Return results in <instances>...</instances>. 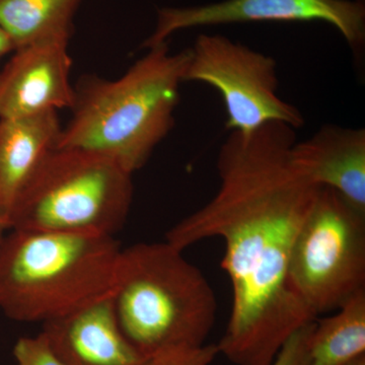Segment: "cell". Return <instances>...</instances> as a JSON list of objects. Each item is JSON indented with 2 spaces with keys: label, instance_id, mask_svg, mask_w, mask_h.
Wrapping results in <instances>:
<instances>
[{
  "label": "cell",
  "instance_id": "1",
  "mask_svg": "<svg viewBox=\"0 0 365 365\" xmlns=\"http://www.w3.org/2000/svg\"><path fill=\"white\" fill-rule=\"evenodd\" d=\"M295 143V129L277 122L232 132L218 153L217 193L165 235L181 251L210 237L225 242L232 304L216 345L235 365H270L292 334L318 319L288 284L295 240L323 188L292 163Z\"/></svg>",
  "mask_w": 365,
  "mask_h": 365
},
{
  "label": "cell",
  "instance_id": "4",
  "mask_svg": "<svg viewBox=\"0 0 365 365\" xmlns=\"http://www.w3.org/2000/svg\"><path fill=\"white\" fill-rule=\"evenodd\" d=\"M168 242L121 249L113 290L118 323L146 359L178 346H202L217 299L207 278Z\"/></svg>",
  "mask_w": 365,
  "mask_h": 365
},
{
  "label": "cell",
  "instance_id": "16",
  "mask_svg": "<svg viewBox=\"0 0 365 365\" xmlns=\"http://www.w3.org/2000/svg\"><path fill=\"white\" fill-rule=\"evenodd\" d=\"M16 365H64L41 331L36 337H21L14 347Z\"/></svg>",
  "mask_w": 365,
  "mask_h": 365
},
{
  "label": "cell",
  "instance_id": "19",
  "mask_svg": "<svg viewBox=\"0 0 365 365\" xmlns=\"http://www.w3.org/2000/svg\"><path fill=\"white\" fill-rule=\"evenodd\" d=\"M7 230H7L6 223H4L1 216H0V244H1L2 239L6 235Z\"/></svg>",
  "mask_w": 365,
  "mask_h": 365
},
{
  "label": "cell",
  "instance_id": "18",
  "mask_svg": "<svg viewBox=\"0 0 365 365\" xmlns=\"http://www.w3.org/2000/svg\"><path fill=\"white\" fill-rule=\"evenodd\" d=\"M11 51H14L13 41L0 26V58Z\"/></svg>",
  "mask_w": 365,
  "mask_h": 365
},
{
  "label": "cell",
  "instance_id": "6",
  "mask_svg": "<svg viewBox=\"0 0 365 365\" xmlns=\"http://www.w3.org/2000/svg\"><path fill=\"white\" fill-rule=\"evenodd\" d=\"M288 284L319 318L365 292V212L323 187L294 245Z\"/></svg>",
  "mask_w": 365,
  "mask_h": 365
},
{
  "label": "cell",
  "instance_id": "7",
  "mask_svg": "<svg viewBox=\"0 0 365 365\" xmlns=\"http://www.w3.org/2000/svg\"><path fill=\"white\" fill-rule=\"evenodd\" d=\"M189 51L184 81L206 83L220 93L228 130L248 134L275 122L294 129L304 125L302 112L278 96L273 57L220 35L199 36Z\"/></svg>",
  "mask_w": 365,
  "mask_h": 365
},
{
  "label": "cell",
  "instance_id": "20",
  "mask_svg": "<svg viewBox=\"0 0 365 365\" xmlns=\"http://www.w3.org/2000/svg\"><path fill=\"white\" fill-rule=\"evenodd\" d=\"M349 365H365V356H362L361 359H357L356 361Z\"/></svg>",
  "mask_w": 365,
  "mask_h": 365
},
{
  "label": "cell",
  "instance_id": "13",
  "mask_svg": "<svg viewBox=\"0 0 365 365\" xmlns=\"http://www.w3.org/2000/svg\"><path fill=\"white\" fill-rule=\"evenodd\" d=\"M81 0H0V26L14 50L42 42H69Z\"/></svg>",
  "mask_w": 365,
  "mask_h": 365
},
{
  "label": "cell",
  "instance_id": "10",
  "mask_svg": "<svg viewBox=\"0 0 365 365\" xmlns=\"http://www.w3.org/2000/svg\"><path fill=\"white\" fill-rule=\"evenodd\" d=\"M112 294L43 324L42 332L64 365H144L146 359L120 328Z\"/></svg>",
  "mask_w": 365,
  "mask_h": 365
},
{
  "label": "cell",
  "instance_id": "2",
  "mask_svg": "<svg viewBox=\"0 0 365 365\" xmlns=\"http://www.w3.org/2000/svg\"><path fill=\"white\" fill-rule=\"evenodd\" d=\"M189 56V49L173 54L162 43L148 48L121 78L79 79L57 148L102 155L133 175L174 126Z\"/></svg>",
  "mask_w": 365,
  "mask_h": 365
},
{
  "label": "cell",
  "instance_id": "8",
  "mask_svg": "<svg viewBox=\"0 0 365 365\" xmlns=\"http://www.w3.org/2000/svg\"><path fill=\"white\" fill-rule=\"evenodd\" d=\"M313 21L335 26L354 51L364 47L365 6L361 0H225L200 6L165 7L158 11L157 28L143 47L165 43L173 33L194 26Z\"/></svg>",
  "mask_w": 365,
  "mask_h": 365
},
{
  "label": "cell",
  "instance_id": "14",
  "mask_svg": "<svg viewBox=\"0 0 365 365\" xmlns=\"http://www.w3.org/2000/svg\"><path fill=\"white\" fill-rule=\"evenodd\" d=\"M335 312L314 321L307 365H349L365 356V292Z\"/></svg>",
  "mask_w": 365,
  "mask_h": 365
},
{
  "label": "cell",
  "instance_id": "9",
  "mask_svg": "<svg viewBox=\"0 0 365 365\" xmlns=\"http://www.w3.org/2000/svg\"><path fill=\"white\" fill-rule=\"evenodd\" d=\"M68 42H42L14 50L0 71V120L71 109Z\"/></svg>",
  "mask_w": 365,
  "mask_h": 365
},
{
  "label": "cell",
  "instance_id": "15",
  "mask_svg": "<svg viewBox=\"0 0 365 365\" xmlns=\"http://www.w3.org/2000/svg\"><path fill=\"white\" fill-rule=\"evenodd\" d=\"M218 354L215 344L178 346L153 355L144 365H210Z\"/></svg>",
  "mask_w": 365,
  "mask_h": 365
},
{
  "label": "cell",
  "instance_id": "3",
  "mask_svg": "<svg viewBox=\"0 0 365 365\" xmlns=\"http://www.w3.org/2000/svg\"><path fill=\"white\" fill-rule=\"evenodd\" d=\"M121 249L109 235L7 230L0 244V311L45 324L113 294Z\"/></svg>",
  "mask_w": 365,
  "mask_h": 365
},
{
  "label": "cell",
  "instance_id": "11",
  "mask_svg": "<svg viewBox=\"0 0 365 365\" xmlns=\"http://www.w3.org/2000/svg\"><path fill=\"white\" fill-rule=\"evenodd\" d=\"M292 163L314 184L335 190L365 212V130L326 125L295 143Z\"/></svg>",
  "mask_w": 365,
  "mask_h": 365
},
{
  "label": "cell",
  "instance_id": "12",
  "mask_svg": "<svg viewBox=\"0 0 365 365\" xmlns=\"http://www.w3.org/2000/svg\"><path fill=\"white\" fill-rule=\"evenodd\" d=\"M57 113L0 120V216L7 230L21 197L58 146L63 127Z\"/></svg>",
  "mask_w": 365,
  "mask_h": 365
},
{
  "label": "cell",
  "instance_id": "5",
  "mask_svg": "<svg viewBox=\"0 0 365 365\" xmlns=\"http://www.w3.org/2000/svg\"><path fill=\"white\" fill-rule=\"evenodd\" d=\"M132 176L102 155L57 148L14 207L9 230L114 237L130 211Z\"/></svg>",
  "mask_w": 365,
  "mask_h": 365
},
{
  "label": "cell",
  "instance_id": "17",
  "mask_svg": "<svg viewBox=\"0 0 365 365\" xmlns=\"http://www.w3.org/2000/svg\"><path fill=\"white\" fill-rule=\"evenodd\" d=\"M314 323V321L292 334L270 365H307V347Z\"/></svg>",
  "mask_w": 365,
  "mask_h": 365
}]
</instances>
